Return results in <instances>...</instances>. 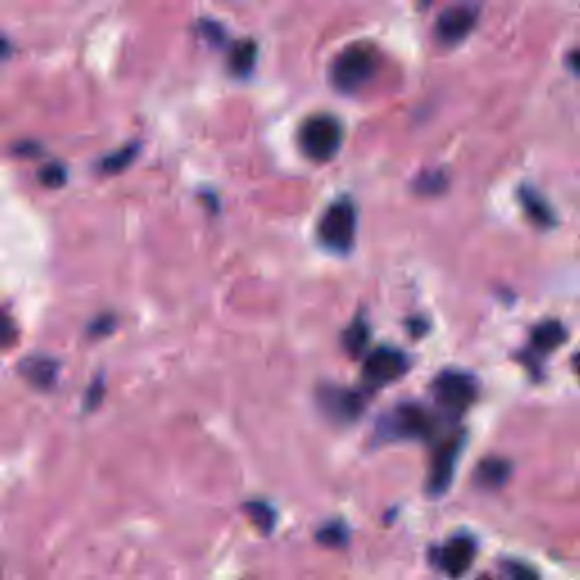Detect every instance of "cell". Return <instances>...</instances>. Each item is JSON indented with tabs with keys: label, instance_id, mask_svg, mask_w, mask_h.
<instances>
[{
	"label": "cell",
	"instance_id": "6da1fadb",
	"mask_svg": "<svg viewBox=\"0 0 580 580\" xmlns=\"http://www.w3.org/2000/svg\"><path fill=\"white\" fill-rule=\"evenodd\" d=\"M378 66L377 50L368 44H354L342 50L331 66V82L342 93L360 91L374 77Z\"/></svg>",
	"mask_w": 580,
	"mask_h": 580
},
{
	"label": "cell",
	"instance_id": "7a4b0ae2",
	"mask_svg": "<svg viewBox=\"0 0 580 580\" xmlns=\"http://www.w3.org/2000/svg\"><path fill=\"white\" fill-rule=\"evenodd\" d=\"M342 143V127L329 113H318L301 123L300 148L313 162H329L338 154Z\"/></svg>",
	"mask_w": 580,
	"mask_h": 580
},
{
	"label": "cell",
	"instance_id": "3957f363",
	"mask_svg": "<svg viewBox=\"0 0 580 580\" xmlns=\"http://www.w3.org/2000/svg\"><path fill=\"white\" fill-rule=\"evenodd\" d=\"M319 241L333 252H349L356 234V211L347 200L331 204L318 227Z\"/></svg>",
	"mask_w": 580,
	"mask_h": 580
},
{
	"label": "cell",
	"instance_id": "277c9868",
	"mask_svg": "<svg viewBox=\"0 0 580 580\" xmlns=\"http://www.w3.org/2000/svg\"><path fill=\"white\" fill-rule=\"evenodd\" d=\"M436 424L433 418L418 404H404L388 413L381 422V433L386 437H427L431 436Z\"/></svg>",
	"mask_w": 580,
	"mask_h": 580
},
{
	"label": "cell",
	"instance_id": "5b68a950",
	"mask_svg": "<svg viewBox=\"0 0 580 580\" xmlns=\"http://www.w3.org/2000/svg\"><path fill=\"white\" fill-rule=\"evenodd\" d=\"M478 14H481L478 3H472V0L449 5L436 21V39L442 45L460 44L474 30Z\"/></svg>",
	"mask_w": 580,
	"mask_h": 580
},
{
	"label": "cell",
	"instance_id": "8992f818",
	"mask_svg": "<svg viewBox=\"0 0 580 580\" xmlns=\"http://www.w3.org/2000/svg\"><path fill=\"white\" fill-rule=\"evenodd\" d=\"M436 401L449 413H463L477 399V383L472 377L460 372H445L433 383Z\"/></svg>",
	"mask_w": 580,
	"mask_h": 580
},
{
	"label": "cell",
	"instance_id": "52a82bcc",
	"mask_svg": "<svg viewBox=\"0 0 580 580\" xmlns=\"http://www.w3.org/2000/svg\"><path fill=\"white\" fill-rule=\"evenodd\" d=\"M406 369H408V360L401 351L381 347V349H374L365 360L363 378L374 388L388 386V383L397 381Z\"/></svg>",
	"mask_w": 580,
	"mask_h": 580
},
{
	"label": "cell",
	"instance_id": "ba28073f",
	"mask_svg": "<svg viewBox=\"0 0 580 580\" xmlns=\"http://www.w3.org/2000/svg\"><path fill=\"white\" fill-rule=\"evenodd\" d=\"M460 447H463V437L456 436L445 440V445L437 449L436 458L431 465V477H428V492L431 495H442L449 487L451 478H454L456 463H458Z\"/></svg>",
	"mask_w": 580,
	"mask_h": 580
},
{
	"label": "cell",
	"instance_id": "9c48e42d",
	"mask_svg": "<svg viewBox=\"0 0 580 580\" xmlns=\"http://www.w3.org/2000/svg\"><path fill=\"white\" fill-rule=\"evenodd\" d=\"M477 546L469 537H454L436 554V565L449 576H463L474 563Z\"/></svg>",
	"mask_w": 580,
	"mask_h": 580
},
{
	"label": "cell",
	"instance_id": "30bf717a",
	"mask_svg": "<svg viewBox=\"0 0 580 580\" xmlns=\"http://www.w3.org/2000/svg\"><path fill=\"white\" fill-rule=\"evenodd\" d=\"M21 374L32 383V386L41 388V390H48L57 383L59 365L57 360L45 359V356H32L25 359L21 365Z\"/></svg>",
	"mask_w": 580,
	"mask_h": 580
},
{
	"label": "cell",
	"instance_id": "8fae6325",
	"mask_svg": "<svg viewBox=\"0 0 580 580\" xmlns=\"http://www.w3.org/2000/svg\"><path fill=\"white\" fill-rule=\"evenodd\" d=\"M324 406L331 415L342 419H354L359 415L360 406H363V399H359L356 392H347V390H331L329 397H324Z\"/></svg>",
	"mask_w": 580,
	"mask_h": 580
},
{
	"label": "cell",
	"instance_id": "7c38bea8",
	"mask_svg": "<svg viewBox=\"0 0 580 580\" xmlns=\"http://www.w3.org/2000/svg\"><path fill=\"white\" fill-rule=\"evenodd\" d=\"M567 338V331L560 322H545L533 331L531 345L536 351H551L555 347H560Z\"/></svg>",
	"mask_w": 580,
	"mask_h": 580
},
{
	"label": "cell",
	"instance_id": "4fadbf2b",
	"mask_svg": "<svg viewBox=\"0 0 580 580\" xmlns=\"http://www.w3.org/2000/svg\"><path fill=\"white\" fill-rule=\"evenodd\" d=\"M254 62H257V45L254 41H241L231 48L230 54V68L234 75H248L254 68Z\"/></svg>",
	"mask_w": 580,
	"mask_h": 580
},
{
	"label": "cell",
	"instance_id": "5bb4252c",
	"mask_svg": "<svg viewBox=\"0 0 580 580\" xmlns=\"http://www.w3.org/2000/svg\"><path fill=\"white\" fill-rule=\"evenodd\" d=\"M510 477V465L504 463V460H486V463L478 465V474L477 478L481 481V486L486 487H501L506 483V478Z\"/></svg>",
	"mask_w": 580,
	"mask_h": 580
},
{
	"label": "cell",
	"instance_id": "9a60e30c",
	"mask_svg": "<svg viewBox=\"0 0 580 580\" xmlns=\"http://www.w3.org/2000/svg\"><path fill=\"white\" fill-rule=\"evenodd\" d=\"M522 202L528 216H531L537 225H551V222H554L551 209L546 207L545 200H542L537 193H533V191L528 189H522Z\"/></svg>",
	"mask_w": 580,
	"mask_h": 580
},
{
	"label": "cell",
	"instance_id": "2e32d148",
	"mask_svg": "<svg viewBox=\"0 0 580 580\" xmlns=\"http://www.w3.org/2000/svg\"><path fill=\"white\" fill-rule=\"evenodd\" d=\"M136 152H139V148H136V145H130V148H123L121 152H116V154H112V157H107L103 162V172H121L123 168H127L130 166V162L132 159L136 157Z\"/></svg>",
	"mask_w": 580,
	"mask_h": 580
},
{
	"label": "cell",
	"instance_id": "e0dca14e",
	"mask_svg": "<svg viewBox=\"0 0 580 580\" xmlns=\"http://www.w3.org/2000/svg\"><path fill=\"white\" fill-rule=\"evenodd\" d=\"M248 513H250V517H252V522L257 524V526L261 528V531H270L272 524H275V513H272V510L268 508V506L250 504L248 506Z\"/></svg>",
	"mask_w": 580,
	"mask_h": 580
},
{
	"label": "cell",
	"instance_id": "ac0fdd59",
	"mask_svg": "<svg viewBox=\"0 0 580 580\" xmlns=\"http://www.w3.org/2000/svg\"><path fill=\"white\" fill-rule=\"evenodd\" d=\"M365 342H368V327H365L363 322L351 324V329L347 331V336H345L347 349L354 351V354H359V351L365 347Z\"/></svg>",
	"mask_w": 580,
	"mask_h": 580
},
{
	"label": "cell",
	"instance_id": "d6986e66",
	"mask_svg": "<svg viewBox=\"0 0 580 580\" xmlns=\"http://www.w3.org/2000/svg\"><path fill=\"white\" fill-rule=\"evenodd\" d=\"M41 182H44L45 186H62L64 180H66V175H64V168L62 166H45L44 171L39 172Z\"/></svg>",
	"mask_w": 580,
	"mask_h": 580
},
{
	"label": "cell",
	"instance_id": "ffe728a7",
	"mask_svg": "<svg viewBox=\"0 0 580 580\" xmlns=\"http://www.w3.org/2000/svg\"><path fill=\"white\" fill-rule=\"evenodd\" d=\"M12 340H14V324H12V319H9L7 315L0 310V349H3V347H7Z\"/></svg>",
	"mask_w": 580,
	"mask_h": 580
},
{
	"label": "cell",
	"instance_id": "44dd1931",
	"mask_svg": "<svg viewBox=\"0 0 580 580\" xmlns=\"http://www.w3.org/2000/svg\"><path fill=\"white\" fill-rule=\"evenodd\" d=\"M506 572H508L510 576H526V578L536 576V572H531L528 567H522V565H513V563H510L508 567H506Z\"/></svg>",
	"mask_w": 580,
	"mask_h": 580
},
{
	"label": "cell",
	"instance_id": "7402d4cb",
	"mask_svg": "<svg viewBox=\"0 0 580 580\" xmlns=\"http://www.w3.org/2000/svg\"><path fill=\"white\" fill-rule=\"evenodd\" d=\"M569 66H572L574 71H576L578 75H580V50H576V53H574L572 57H569Z\"/></svg>",
	"mask_w": 580,
	"mask_h": 580
},
{
	"label": "cell",
	"instance_id": "603a6c76",
	"mask_svg": "<svg viewBox=\"0 0 580 580\" xmlns=\"http://www.w3.org/2000/svg\"><path fill=\"white\" fill-rule=\"evenodd\" d=\"M7 53H9V44L5 39H0V59H3Z\"/></svg>",
	"mask_w": 580,
	"mask_h": 580
},
{
	"label": "cell",
	"instance_id": "cb8c5ba5",
	"mask_svg": "<svg viewBox=\"0 0 580 580\" xmlns=\"http://www.w3.org/2000/svg\"><path fill=\"white\" fill-rule=\"evenodd\" d=\"M578 360H580V359H578Z\"/></svg>",
	"mask_w": 580,
	"mask_h": 580
}]
</instances>
